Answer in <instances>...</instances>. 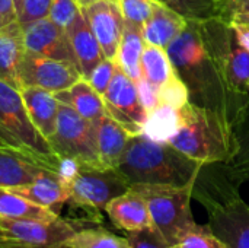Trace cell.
Masks as SVG:
<instances>
[{
  "label": "cell",
  "mask_w": 249,
  "mask_h": 248,
  "mask_svg": "<svg viewBox=\"0 0 249 248\" xmlns=\"http://www.w3.org/2000/svg\"><path fill=\"white\" fill-rule=\"evenodd\" d=\"M137 91H139V98L146 110V113H150L160 104V95H159V88L153 85L150 80H147L144 76H140L136 80Z\"/></svg>",
  "instance_id": "8d00e7d4"
},
{
  "label": "cell",
  "mask_w": 249,
  "mask_h": 248,
  "mask_svg": "<svg viewBox=\"0 0 249 248\" xmlns=\"http://www.w3.org/2000/svg\"><path fill=\"white\" fill-rule=\"evenodd\" d=\"M248 91H249V86H248Z\"/></svg>",
  "instance_id": "bcb514c9"
},
{
  "label": "cell",
  "mask_w": 249,
  "mask_h": 248,
  "mask_svg": "<svg viewBox=\"0 0 249 248\" xmlns=\"http://www.w3.org/2000/svg\"><path fill=\"white\" fill-rule=\"evenodd\" d=\"M159 95L162 104L171 105L178 110L190 102V89L178 73L159 88Z\"/></svg>",
  "instance_id": "f1b7e54d"
},
{
  "label": "cell",
  "mask_w": 249,
  "mask_h": 248,
  "mask_svg": "<svg viewBox=\"0 0 249 248\" xmlns=\"http://www.w3.org/2000/svg\"><path fill=\"white\" fill-rule=\"evenodd\" d=\"M166 51L174 69L181 77L191 76L194 72H201V67L210 60L203 32L198 25L191 22H188L179 35L166 47Z\"/></svg>",
  "instance_id": "5bb4252c"
},
{
  "label": "cell",
  "mask_w": 249,
  "mask_h": 248,
  "mask_svg": "<svg viewBox=\"0 0 249 248\" xmlns=\"http://www.w3.org/2000/svg\"><path fill=\"white\" fill-rule=\"evenodd\" d=\"M15 4H16V10H18V15H19L20 6H22V0H15Z\"/></svg>",
  "instance_id": "7bdbcfd3"
},
{
  "label": "cell",
  "mask_w": 249,
  "mask_h": 248,
  "mask_svg": "<svg viewBox=\"0 0 249 248\" xmlns=\"http://www.w3.org/2000/svg\"><path fill=\"white\" fill-rule=\"evenodd\" d=\"M48 171L58 172L54 165L28 151L7 145L0 146V187L25 186Z\"/></svg>",
  "instance_id": "4fadbf2b"
},
{
  "label": "cell",
  "mask_w": 249,
  "mask_h": 248,
  "mask_svg": "<svg viewBox=\"0 0 249 248\" xmlns=\"http://www.w3.org/2000/svg\"><path fill=\"white\" fill-rule=\"evenodd\" d=\"M160 1L166 3L177 12H179V9H187L188 12H197L200 9L203 12V9L206 7V4L203 1H210L216 9L219 0H160Z\"/></svg>",
  "instance_id": "74e56055"
},
{
  "label": "cell",
  "mask_w": 249,
  "mask_h": 248,
  "mask_svg": "<svg viewBox=\"0 0 249 248\" xmlns=\"http://www.w3.org/2000/svg\"><path fill=\"white\" fill-rule=\"evenodd\" d=\"M128 248H171L162 232L156 227L130 231L125 235Z\"/></svg>",
  "instance_id": "4dcf8cb0"
},
{
  "label": "cell",
  "mask_w": 249,
  "mask_h": 248,
  "mask_svg": "<svg viewBox=\"0 0 249 248\" xmlns=\"http://www.w3.org/2000/svg\"><path fill=\"white\" fill-rule=\"evenodd\" d=\"M231 29L233 31V37L238 41V44L249 51V25L235 23V25H231Z\"/></svg>",
  "instance_id": "ab89813d"
},
{
  "label": "cell",
  "mask_w": 249,
  "mask_h": 248,
  "mask_svg": "<svg viewBox=\"0 0 249 248\" xmlns=\"http://www.w3.org/2000/svg\"><path fill=\"white\" fill-rule=\"evenodd\" d=\"M93 1H98V0H77V3L80 4V7H82V6H86V4H90V3H93Z\"/></svg>",
  "instance_id": "b9f144b4"
},
{
  "label": "cell",
  "mask_w": 249,
  "mask_h": 248,
  "mask_svg": "<svg viewBox=\"0 0 249 248\" xmlns=\"http://www.w3.org/2000/svg\"><path fill=\"white\" fill-rule=\"evenodd\" d=\"M144 45H146V41L143 37V26L125 20L118 53L115 57V63L133 80H137L142 76L140 58H142Z\"/></svg>",
  "instance_id": "603a6c76"
},
{
  "label": "cell",
  "mask_w": 249,
  "mask_h": 248,
  "mask_svg": "<svg viewBox=\"0 0 249 248\" xmlns=\"http://www.w3.org/2000/svg\"><path fill=\"white\" fill-rule=\"evenodd\" d=\"M117 170L136 184L188 186L196 184L203 164L179 152L171 143L155 142L144 134H133Z\"/></svg>",
  "instance_id": "6da1fadb"
},
{
  "label": "cell",
  "mask_w": 249,
  "mask_h": 248,
  "mask_svg": "<svg viewBox=\"0 0 249 248\" xmlns=\"http://www.w3.org/2000/svg\"><path fill=\"white\" fill-rule=\"evenodd\" d=\"M209 228L229 248H249V205L236 193L206 196Z\"/></svg>",
  "instance_id": "ba28073f"
},
{
  "label": "cell",
  "mask_w": 249,
  "mask_h": 248,
  "mask_svg": "<svg viewBox=\"0 0 249 248\" xmlns=\"http://www.w3.org/2000/svg\"><path fill=\"white\" fill-rule=\"evenodd\" d=\"M181 248H229L219 237H216L209 225H197L179 243Z\"/></svg>",
  "instance_id": "1f68e13d"
},
{
  "label": "cell",
  "mask_w": 249,
  "mask_h": 248,
  "mask_svg": "<svg viewBox=\"0 0 249 248\" xmlns=\"http://www.w3.org/2000/svg\"><path fill=\"white\" fill-rule=\"evenodd\" d=\"M55 96L61 104L71 107L76 113L92 123L98 121L102 115L107 114L104 96L98 94L93 86L83 77L69 89L57 92Z\"/></svg>",
  "instance_id": "7402d4cb"
},
{
  "label": "cell",
  "mask_w": 249,
  "mask_h": 248,
  "mask_svg": "<svg viewBox=\"0 0 249 248\" xmlns=\"http://www.w3.org/2000/svg\"><path fill=\"white\" fill-rule=\"evenodd\" d=\"M181 127V111L166 104H159L147 113L142 134L155 140L168 143Z\"/></svg>",
  "instance_id": "cb8c5ba5"
},
{
  "label": "cell",
  "mask_w": 249,
  "mask_h": 248,
  "mask_svg": "<svg viewBox=\"0 0 249 248\" xmlns=\"http://www.w3.org/2000/svg\"><path fill=\"white\" fill-rule=\"evenodd\" d=\"M127 22L144 25L152 13V0H117Z\"/></svg>",
  "instance_id": "d6a6232c"
},
{
  "label": "cell",
  "mask_w": 249,
  "mask_h": 248,
  "mask_svg": "<svg viewBox=\"0 0 249 248\" xmlns=\"http://www.w3.org/2000/svg\"><path fill=\"white\" fill-rule=\"evenodd\" d=\"M20 197L42 206L58 215L61 208L69 202L67 183L57 171H48L29 184L10 189Z\"/></svg>",
  "instance_id": "2e32d148"
},
{
  "label": "cell",
  "mask_w": 249,
  "mask_h": 248,
  "mask_svg": "<svg viewBox=\"0 0 249 248\" xmlns=\"http://www.w3.org/2000/svg\"><path fill=\"white\" fill-rule=\"evenodd\" d=\"M98 224L90 219H4L0 231L10 248H66L67 241L82 228Z\"/></svg>",
  "instance_id": "8992f818"
},
{
  "label": "cell",
  "mask_w": 249,
  "mask_h": 248,
  "mask_svg": "<svg viewBox=\"0 0 249 248\" xmlns=\"http://www.w3.org/2000/svg\"><path fill=\"white\" fill-rule=\"evenodd\" d=\"M184 15L160 0H152V13L143 25L146 44L166 48L187 26Z\"/></svg>",
  "instance_id": "ac0fdd59"
},
{
  "label": "cell",
  "mask_w": 249,
  "mask_h": 248,
  "mask_svg": "<svg viewBox=\"0 0 249 248\" xmlns=\"http://www.w3.org/2000/svg\"><path fill=\"white\" fill-rule=\"evenodd\" d=\"M194 187L196 184L181 187L163 184L131 186L133 190L144 197L155 227L162 232L171 247L178 246L198 225L191 210Z\"/></svg>",
  "instance_id": "3957f363"
},
{
  "label": "cell",
  "mask_w": 249,
  "mask_h": 248,
  "mask_svg": "<svg viewBox=\"0 0 249 248\" xmlns=\"http://www.w3.org/2000/svg\"><path fill=\"white\" fill-rule=\"evenodd\" d=\"M95 34L105 58L115 60L125 19L117 0H98L80 7Z\"/></svg>",
  "instance_id": "8fae6325"
},
{
  "label": "cell",
  "mask_w": 249,
  "mask_h": 248,
  "mask_svg": "<svg viewBox=\"0 0 249 248\" xmlns=\"http://www.w3.org/2000/svg\"><path fill=\"white\" fill-rule=\"evenodd\" d=\"M66 248H128L125 237H118L98 224L79 229L66 244Z\"/></svg>",
  "instance_id": "83f0119b"
},
{
  "label": "cell",
  "mask_w": 249,
  "mask_h": 248,
  "mask_svg": "<svg viewBox=\"0 0 249 248\" xmlns=\"http://www.w3.org/2000/svg\"><path fill=\"white\" fill-rule=\"evenodd\" d=\"M22 32L25 51L76 63L67 29L53 22L48 16L23 25Z\"/></svg>",
  "instance_id": "7c38bea8"
},
{
  "label": "cell",
  "mask_w": 249,
  "mask_h": 248,
  "mask_svg": "<svg viewBox=\"0 0 249 248\" xmlns=\"http://www.w3.org/2000/svg\"><path fill=\"white\" fill-rule=\"evenodd\" d=\"M20 95L32 124L48 140L57 127L60 101L55 94L38 86H23Z\"/></svg>",
  "instance_id": "d6986e66"
},
{
  "label": "cell",
  "mask_w": 249,
  "mask_h": 248,
  "mask_svg": "<svg viewBox=\"0 0 249 248\" xmlns=\"http://www.w3.org/2000/svg\"><path fill=\"white\" fill-rule=\"evenodd\" d=\"M239 151L236 156L228 164L231 175L238 180H249V136L244 140L238 139Z\"/></svg>",
  "instance_id": "d590c367"
},
{
  "label": "cell",
  "mask_w": 249,
  "mask_h": 248,
  "mask_svg": "<svg viewBox=\"0 0 249 248\" xmlns=\"http://www.w3.org/2000/svg\"><path fill=\"white\" fill-rule=\"evenodd\" d=\"M216 15L229 26L235 23L249 25V0H219Z\"/></svg>",
  "instance_id": "f546056e"
},
{
  "label": "cell",
  "mask_w": 249,
  "mask_h": 248,
  "mask_svg": "<svg viewBox=\"0 0 249 248\" xmlns=\"http://www.w3.org/2000/svg\"><path fill=\"white\" fill-rule=\"evenodd\" d=\"M102 96L108 115L117 120L131 134L142 133L147 113L140 102L136 80L117 67L115 75Z\"/></svg>",
  "instance_id": "30bf717a"
},
{
  "label": "cell",
  "mask_w": 249,
  "mask_h": 248,
  "mask_svg": "<svg viewBox=\"0 0 249 248\" xmlns=\"http://www.w3.org/2000/svg\"><path fill=\"white\" fill-rule=\"evenodd\" d=\"M142 76L150 80L158 88L163 86L169 79L177 75L174 64L168 56L166 48L146 44L140 58Z\"/></svg>",
  "instance_id": "484cf974"
},
{
  "label": "cell",
  "mask_w": 249,
  "mask_h": 248,
  "mask_svg": "<svg viewBox=\"0 0 249 248\" xmlns=\"http://www.w3.org/2000/svg\"><path fill=\"white\" fill-rule=\"evenodd\" d=\"M57 216H58L57 213L20 197L10 189L0 187V218L47 221V219H54Z\"/></svg>",
  "instance_id": "d4e9b609"
},
{
  "label": "cell",
  "mask_w": 249,
  "mask_h": 248,
  "mask_svg": "<svg viewBox=\"0 0 249 248\" xmlns=\"http://www.w3.org/2000/svg\"><path fill=\"white\" fill-rule=\"evenodd\" d=\"M80 79L82 75L76 63L28 51H25L18 69L19 88L38 86L54 94L69 89Z\"/></svg>",
  "instance_id": "9c48e42d"
},
{
  "label": "cell",
  "mask_w": 249,
  "mask_h": 248,
  "mask_svg": "<svg viewBox=\"0 0 249 248\" xmlns=\"http://www.w3.org/2000/svg\"><path fill=\"white\" fill-rule=\"evenodd\" d=\"M171 248H181V246L178 244V246H172V247H171Z\"/></svg>",
  "instance_id": "ee69618b"
},
{
  "label": "cell",
  "mask_w": 249,
  "mask_h": 248,
  "mask_svg": "<svg viewBox=\"0 0 249 248\" xmlns=\"http://www.w3.org/2000/svg\"><path fill=\"white\" fill-rule=\"evenodd\" d=\"M25 54L23 32L19 22L0 29V80L19 88L18 69Z\"/></svg>",
  "instance_id": "44dd1931"
},
{
  "label": "cell",
  "mask_w": 249,
  "mask_h": 248,
  "mask_svg": "<svg viewBox=\"0 0 249 248\" xmlns=\"http://www.w3.org/2000/svg\"><path fill=\"white\" fill-rule=\"evenodd\" d=\"M93 126L98 155L102 167L117 168L133 134L108 114L102 115L98 121L93 123Z\"/></svg>",
  "instance_id": "ffe728a7"
},
{
  "label": "cell",
  "mask_w": 249,
  "mask_h": 248,
  "mask_svg": "<svg viewBox=\"0 0 249 248\" xmlns=\"http://www.w3.org/2000/svg\"><path fill=\"white\" fill-rule=\"evenodd\" d=\"M66 29L80 75L83 79H88L92 70L105 58L104 51L82 10L76 15L73 22Z\"/></svg>",
  "instance_id": "e0dca14e"
},
{
  "label": "cell",
  "mask_w": 249,
  "mask_h": 248,
  "mask_svg": "<svg viewBox=\"0 0 249 248\" xmlns=\"http://www.w3.org/2000/svg\"><path fill=\"white\" fill-rule=\"evenodd\" d=\"M79 12L80 4L77 3V0H53L48 18L57 25L67 28Z\"/></svg>",
  "instance_id": "e575fe53"
},
{
  "label": "cell",
  "mask_w": 249,
  "mask_h": 248,
  "mask_svg": "<svg viewBox=\"0 0 249 248\" xmlns=\"http://www.w3.org/2000/svg\"><path fill=\"white\" fill-rule=\"evenodd\" d=\"M128 181L117 168L80 165L67 181L69 205L86 213L88 219L102 222V212L117 196L130 190Z\"/></svg>",
  "instance_id": "277c9868"
},
{
  "label": "cell",
  "mask_w": 249,
  "mask_h": 248,
  "mask_svg": "<svg viewBox=\"0 0 249 248\" xmlns=\"http://www.w3.org/2000/svg\"><path fill=\"white\" fill-rule=\"evenodd\" d=\"M179 111L181 127L168 143L203 165L229 164L236 156L238 136L223 113L191 102Z\"/></svg>",
  "instance_id": "7a4b0ae2"
},
{
  "label": "cell",
  "mask_w": 249,
  "mask_h": 248,
  "mask_svg": "<svg viewBox=\"0 0 249 248\" xmlns=\"http://www.w3.org/2000/svg\"><path fill=\"white\" fill-rule=\"evenodd\" d=\"M223 77L226 86L233 92L248 91L249 51L238 44L231 47L223 61Z\"/></svg>",
  "instance_id": "4316f807"
},
{
  "label": "cell",
  "mask_w": 249,
  "mask_h": 248,
  "mask_svg": "<svg viewBox=\"0 0 249 248\" xmlns=\"http://www.w3.org/2000/svg\"><path fill=\"white\" fill-rule=\"evenodd\" d=\"M0 139L4 145L42 158L60 172L61 161L54 155L48 140L32 124L20 91L3 80H0Z\"/></svg>",
  "instance_id": "5b68a950"
},
{
  "label": "cell",
  "mask_w": 249,
  "mask_h": 248,
  "mask_svg": "<svg viewBox=\"0 0 249 248\" xmlns=\"http://www.w3.org/2000/svg\"><path fill=\"white\" fill-rule=\"evenodd\" d=\"M0 248H1V247H0Z\"/></svg>",
  "instance_id": "7dc6e473"
},
{
  "label": "cell",
  "mask_w": 249,
  "mask_h": 248,
  "mask_svg": "<svg viewBox=\"0 0 249 248\" xmlns=\"http://www.w3.org/2000/svg\"><path fill=\"white\" fill-rule=\"evenodd\" d=\"M0 247H1V248H10V246L7 244V241H6V238H4V235L1 234V231H0Z\"/></svg>",
  "instance_id": "60d3db41"
},
{
  "label": "cell",
  "mask_w": 249,
  "mask_h": 248,
  "mask_svg": "<svg viewBox=\"0 0 249 248\" xmlns=\"http://www.w3.org/2000/svg\"><path fill=\"white\" fill-rule=\"evenodd\" d=\"M3 145H4V143H3V142H1V139H0V146H3ZM7 146H9V145H7Z\"/></svg>",
  "instance_id": "f6af8a7d"
},
{
  "label": "cell",
  "mask_w": 249,
  "mask_h": 248,
  "mask_svg": "<svg viewBox=\"0 0 249 248\" xmlns=\"http://www.w3.org/2000/svg\"><path fill=\"white\" fill-rule=\"evenodd\" d=\"M118 64L115 63V60H111V58H104L90 73V76L86 79L92 86L93 89L104 95L105 91L108 89L114 75H115V70H117Z\"/></svg>",
  "instance_id": "836d02e7"
},
{
  "label": "cell",
  "mask_w": 249,
  "mask_h": 248,
  "mask_svg": "<svg viewBox=\"0 0 249 248\" xmlns=\"http://www.w3.org/2000/svg\"><path fill=\"white\" fill-rule=\"evenodd\" d=\"M105 213L114 227L125 232L155 227L144 197L131 187L124 194L112 199L107 205Z\"/></svg>",
  "instance_id": "9a60e30c"
},
{
  "label": "cell",
  "mask_w": 249,
  "mask_h": 248,
  "mask_svg": "<svg viewBox=\"0 0 249 248\" xmlns=\"http://www.w3.org/2000/svg\"><path fill=\"white\" fill-rule=\"evenodd\" d=\"M18 22L15 0H0V29Z\"/></svg>",
  "instance_id": "f35d334b"
},
{
  "label": "cell",
  "mask_w": 249,
  "mask_h": 248,
  "mask_svg": "<svg viewBox=\"0 0 249 248\" xmlns=\"http://www.w3.org/2000/svg\"><path fill=\"white\" fill-rule=\"evenodd\" d=\"M48 143L60 161L70 159L80 165L102 167L93 123L66 104L60 102L57 127Z\"/></svg>",
  "instance_id": "52a82bcc"
}]
</instances>
